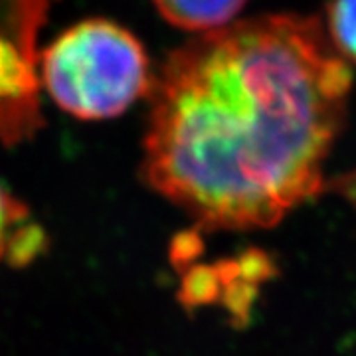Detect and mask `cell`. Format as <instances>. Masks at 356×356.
<instances>
[{"mask_svg": "<svg viewBox=\"0 0 356 356\" xmlns=\"http://www.w3.org/2000/svg\"><path fill=\"white\" fill-rule=\"evenodd\" d=\"M350 86L317 18L266 14L200 34L154 76L145 178L204 228H273L325 188Z\"/></svg>", "mask_w": 356, "mask_h": 356, "instance_id": "6da1fadb", "label": "cell"}, {"mask_svg": "<svg viewBox=\"0 0 356 356\" xmlns=\"http://www.w3.org/2000/svg\"><path fill=\"white\" fill-rule=\"evenodd\" d=\"M38 81L67 115L103 121L149 95L154 76L133 32L105 18H89L70 26L42 50Z\"/></svg>", "mask_w": 356, "mask_h": 356, "instance_id": "7a4b0ae2", "label": "cell"}, {"mask_svg": "<svg viewBox=\"0 0 356 356\" xmlns=\"http://www.w3.org/2000/svg\"><path fill=\"white\" fill-rule=\"evenodd\" d=\"M51 0H0V140L16 145L40 129L36 32Z\"/></svg>", "mask_w": 356, "mask_h": 356, "instance_id": "3957f363", "label": "cell"}, {"mask_svg": "<svg viewBox=\"0 0 356 356\" xmlns=\"http://www.w3.org/2000/svg\"><path fill=\"white\" fill-rule=\"evenodd\" d=\"M46 245L44 232L24 204L0 182V264L24 266L36 259Z\"/></svg>", "mask_w": 356, "mask_h": 356, "instance_id": "277c9868", "label": "cell"}, {"mask_svg": "<svg viewBox=\"0 0 356 356\" xmlns=\"http://www.w3.org/2000/svg\"><path fill=\"white\" fill-rule=\"evenodd\" d=\"M153 4L168 24L206 34L228 26L248 0H153Z\"/></svg>", "mask_w": 356, "mask_h": 356, "instance_id": "5b68a950", "label": "cell"}, {"mask_svg": "<svg viewBox=\"0 0 356 356\" xmlns=\"http://www.w3.org/2000/svg\"><path fill=\"white\" fill-rule=\"evenodd\" d=\"M325 30L344 60L356 64V0H331Z\"/></svg>", "mask_w": 356, "mask_h": 356, "instance_id": "8992f818", "label": "cell"}]
</instances>
